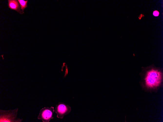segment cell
Listing matches in <instances>:
<instances>
[{
  "label": "cell",
  "instance_id": "1",
  "mask_svg": "<svg viewBox=\"0 0 163 122\" xmlns=\"http://www.w3.org/2000/svg\"><path fill=\"white\" fill-rule=\"evenodd\" d=\"M139 83L142 90L146 92L157 93L163 86V69L153 64L142 66L139 74Z\"/></svg>",
  "mask_w": 163,
  "mask_h": 122
},
{
  "label": "cell",
  "instance_id": "2",
  "mask_svg": "<svg viewBox=\"0 0 163 122\" xmlns=\"http://www.w3.org/2000/svg\"><path fill=\"white\" fill-rule=\"evenodd\" d=\"M18 109L0 110V122H21L23 119L17 117Z\"/></svg>",
  "mask_w": 163,
  "mask_h": 122
},
{
  "label": "cell",
  "instance_id": "3",
  "mask_svg": "<svg viewBox=\"0 0 163 122\" xmlns=\"http://www.w3.org/2000/svg\"><path fill=\"white\" fill-rule=\"evenodd\" d=\"M54 111L52 106L44 107L40 110L38 119L41 120L43 122H49L54 118L53 115Z\"/></svg>",
  "mask_w": 163,
  "mask_h": 122
},
{
  "label": "cell",
  "instance_id": "4",
  "mask_svg": "<svg viewBox=\"0 0 163 122\" xmlns=\"http://www.w3.org/2000/svg\"><path fill=\"white\" fill-rule=\"evenodd\" d=\"M55 110V112L57 114V117L60 119H62L71 111V108L68 105L60 102L56 105Z\"/></svg>",
  "mask_w": 163,
  "mask_h": 122
},
{
  "label": "cell",
  "instance_id": "5",
  "mask_svg": "<svg viewBox=\"0 0 163 122\" xmlns=\"http://www.w3.org/2000/svg\"><path fill=\"white\" fill-rule=\"evenodd\" d=\"M8 6L9 8L11 9L14 10L20 14L23 13L20 9V6L18 0H8Z\"/></svg>",
  "mask_w": 163,
  "mask_h": 122
},
{
  "label": "cell",
  "instance_id": "6",
  "mask_svg": "<svg viewBox=\"0 0 163 122\" xmlns=\"http://www.w3.org/2000/svg\"><path fill=\"white\" fill-rule=\"evenodd\" d=\"M18 0L20 5L21 9L22 10V12L23 13L24 9L27 6V3L28 0Z\"/></svg>",
  "mask_w": 163,
  "mask_h": 122
},
{
  "label": "cell",
  "instance_id": "7",
  "mask_svg": "<svg viewBox=\"0 0 163 122\" xmlns=\"http://www.w3.org/2000/svg\"><path fill=\"white\" fill-rule=\"evenodd\" d=\"M159 14V12L157 10H155L153 12V14L155 16L157 17L158 16Z\"/></svg>",
  "mask_w": 163,
  "mask_h": 122
},
{
  "label": "cell",
  "instance_id": "8",
  "mask_svg": "<svg viewBox=\"0 0 163 122\" xmlns=\"http://www.w3.org/2000/svg\"><path fill=\"white\" fill-rule=\"evenodd\" d=\"M144 15L143 14H141L138 17L139 19L140 20L141 19V18L144 17Z\"/></svg>",
  "mask_w": 163,
  "mask_h": 122
}]
</instances>
